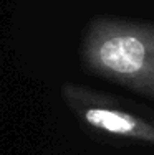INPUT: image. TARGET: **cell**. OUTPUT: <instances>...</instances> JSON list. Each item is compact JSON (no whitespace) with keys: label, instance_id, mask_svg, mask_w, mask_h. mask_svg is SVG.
I'll return each mask as SVG.
<instances>
[{"label":"cell","instance_id":"cell-1","mask_svg":"<svg viewBox=\"0 0 154 155\" xmlns=\"http://www.w3.org/2000/svg\"><path fill=\"white\" fill-rule=\"evenodd\" d=\"M81 60L93 74L154 99V25L96 18L83 35Z\"/></svg>","mask_w":154,"mask_h":155},{"label":"cell","instance_id":"cell-2","mask_svg":"<svg viewBox=\"0 0 154 155\" xmlns=\"http://www.w3.org/2000/svg\"><path fill=\"white\" fill-rule=\"evenodd\" d=\"M61 96L83 127L116 140L154 145V114L116 96L65 83Z\"/></svg>","mask_w":154,"mask_h":155}]
</instances>
